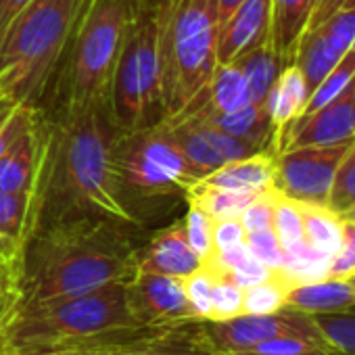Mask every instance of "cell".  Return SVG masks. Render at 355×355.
<instances>
[{
  "label": "cell",
  "instance_id": "6da1fadb",
  "mask_svg": "<svg viewBox=\"0 0 355 355\" xmlns=\"http://www.w3.org/2000/svg\"><path fill=\"white\" fill-rule=\"evenodd\" d=\"M136 253L125 224L103 216H61L38 224L19 261L21 303L128 282L136 274Z\"/></svg>",
  "mask_w": 355,
  "mask_h": 355
},
{
  "label": "cell",
  "instance_id": "7a4b0ae2",
  "mask_svg": "<svg viewBox=\"0 0 355 355\" xmlns=\"http://www.w3.org/2000/svg\"><path fill=\"white\" fill-rule=\"evenodd\" d=\"M128 307L125 282L21 303L5 326L11 355H107L142 330Z\"/></svg>",
  "mask_w": 355,
  "mask_h": 355
},
{
  "label": "cell",
  "instance_id": "3957f363",
  "mask_svg": "<svg viewBox=\"0 0 355 355\" xmlns=\"http://www.w3.org/2000/svg\"><path fill=\"white\" fill-rule=\"evenodd\" d=\"M117 138L109 107L67 113L51 132V184L82 211L136 226L138 218L121 197Z\"/></svg>",
  "mask_w": 355,
  "mask_h": 355
},
{
  "label": "cell",
  "instance_id": "277c9868",
  "mask_svg": "<svg viewBox=\"0 0 355 355\" xmlns=\"http://www.w3.org/2000/svg\"><path fill=\"white\" fill-rule=\"evenodd\" d=\"M159 30L163 119L182 115L209 88L218 65V0H161Z\"/></svg>",
  "mask_w": 355,
  "mask_h": 355
},
{
  "label": "cell",
  "instance_id": "5b68a950",
  "mask_svg": "<svg viewBox=\"0 0 355 355\" xmlns=\"http://www.w3.org/2000/svg\"><path fill=\"white\" fill-rule=\"evenodd\" d=\"M86 0H32L0 38V98L34 105L76 30Z\"/></svg>",
  "mask_w": 355,
  "mask_h": 355
},
{
  "label": "cell",
  "instance_id": "8992f818",
  "mask_svg": "<svg viewBox=\"0 0 355 355\" xmlns=\"http://www.w3.org/2000/svg\"><path fill=\"white\" fill-rule=\"evenodd\" d=\"M134 0H88L76 26L67 113L111 109V86Z\"/></svg>",
  "mask_w": 355,
  "mask_h": 355
},
{
  "label": "cell",
  "instance_id": "52a82bcc",
  "mask_svg": "<svg viewBox=\"0 0 355 355\" xmlns=\"http://www.w3.org/2000/svg\"><path fill=\"white\" fill-rule=\"evenodd\" d=\"M117 167L121 184L142 197L187 195L199 182L191 163L161 121L119 134Z\"/></svg>",
  "mask_w": 355,
  "mask_h": 355
},
{
  "label": "cell",
  "instance_id": "ba28073f",
  "mask_svg": "<svg viewBox=\"0 0 355 355\" xmlns=\"http://www.w3.org/2000/svg\"><path fill=\"white\" fill-rule=\"evenodd\" d=\"M353 140L328 146H297L274 155L272 189L299 203L328 205L338 163Z\"/></svg>",
  "mask_w": 355,
  "mask_h": 355
},
{
  "label": "cell",
  "instance_id": "9c48e42d",
  "mask_svg": "<svg viewBox=\"0 0 355 355\" xmlns=\"http://www.w3.org/2000/svg\"><path fill=\"white\" fill-rule=\"evenodd\" d=\"M203 326L214 347L226 355L245 353L278 336H322L313 315L288 305L276 313H241L230 320H205Z\"/></svg>",
  "mask_w": 355,
  "mask_h": 355
},
{
  "label": "cell",
  "instance_id": "30bf717a",
  "mask_svg": "<svg viewBox=\"0 0 355 355\" xmlns=\"http://www.w3.org/2000/svg\"><path fill=\"white\" fill-rule=\"evenodd\" d=\"M125 299L132 318L144 328H161L197 320L180 278L136 272L125 282Z\"/></svg>",
  "mask_w": 355,
  "mask_h": 355
},
{
  "label": "cell",
  "instance_id": "8fae6325",
  "mask_svg": "<svg viewBox=\"0 0 355 355\" xmlns=\"http://www.w3.org/2000/svg\"><path fill=\"white\" fill-rule=\"evenodd\" d=\"M355 42V11L340 9L324 24L305 30L293 63L301 69L307 90L311 92L343 59Z\"/></svg>",
  "mask_w": 355,
  "mask_h": 355
},
{
  "label": "cell",
  "instance_id": "7c38bea8",
  "mask_svg": "<svg viewBox=\"0 0 355 355\" xmlns=\"http://www.w3.org/2000/svg\"><path fill=\"white\" fill-rule=\"evenodd\" d=\"M107 355H226L209 340L203 320L161 328H142L115 345Z\"/></svg>",
  "mask_w": 355,
  "mask_h": 355
},
{
  "label": "cell",
  "instance_id": "4fadbf2b",
  "mask_svg": "<svg viewBox=\"0 0 355 355\" xmlns=\"http://www.w3.org/2000/svg\"><path fill=\"white\" fill-rule=\"evenodd\" d=\"M355 138V109L347 88L326 107L295 119L278 140V153L297 146H328Z\"/></svg>",
  "mask_w": 355,
  "mask_h": 355
},
{
  "label": "cell",
  "instance_id": "5bb4252c",
  "mask_svg": "<svg viewBox=\"0 0 355 355\" xmlns=\"http://www.w3.org/2000/svg\"><path fill=\"white\" fill-rule=\"evenodd\" d=\"M272 0H243L222 24L218 36V63H232L247 51L270 40Z\"/></svg>",
  "mask_w": 355,
  "mask_h": 355
},
{
  "label": "cell",
  "instance_id": "9a60e30c",
  "mask_svg": "<svg viewBox=\"0 0 355 355\" xmlns=\"http://www.w3.org/2000/svg\"><path fill=\"white\" fill-rule=\"evenodd\" d=\"M203 261L191 249L184 224H173L169 228L159 230L142 249L136 253V272L163 274L184 280L193 272H197Z\"/></svg>",
  "mask_w": 355,
  "mask_h": 355
},
{
  "label": "cell",
  "instance_id": "2e32d148",
  "mask_svg": "<svg viewBox=\"0 0 355 355\" xmlns=\"http://www.w3.org/2000/svg\"><path fill=\"white\" fill-rule=\"evenodd\" d=\"M193 105H199L203 109V113L218 128H222L224 132H228V134H232L236 138L249 140V142L261 146L263 150L276 155V130H274V125L270 121V115H268L263 105L249 103L243 109H236V111H230V113H218V111H214L209 107L207 90Z\"/></svg>",
  "mask_w": 355,
  "mask_h": 355
},
{
  "label": "cell",
  "instance_id": "e0dca14e",
  "mask_svg": "<svg viewBox=\"0 0 355 355\" xmlns=\"http://www.w3.org/2000/svg\"><path fill=\"white\" fill-rule=\"evenodd\" d=\"M315 0H272L270 9V44L284 65L295 59L297 44L305 34Z\"/></svg>",
  "mask_w": 355,
  "mask_h": 355
},
{
  "label": "cell",
  "instance_id": "ac0fdd59",
  "mask_svg": "<svg viewBox=\"0 0 355 355\" xmlns=\"http://www.w3.org/2000/svg\"><path fill=\"white\" fill-rule=\"evenodd\" d=\"M203 182L209 187L236 193H266L274 184V155L261 153L247 159L224 163L207 178H203Z\"/></svg>",
  "mask_w": 355,
  "mask_h": 355
},
{
  "label": "cell",
  "instance_id": "d6986e66",
  "mask_svg": "<svg viewBox=\"0 0 355 355\" xmlns=\"http://www.w3.org/2000/svg\"><path fill=\"white\" fill-rule=\"evenodd\" d=\"M286 305L309 315L340 313L355 307V288L349 280L324 278L307 284L291 286Z\"/></svg>",
  "mask_w": 355,
  "mask_h": 355
},
{
  "label": "cell",
  "instance_id": "ffe728a7",
  "mask_svg": "<svg viewBox=\"0 0 355 355\" xmlns=\"http://www.w3.org/2000/svg\"><path fill=\"white\" fill-rule=\"evenodd\" d=\"M309 90L305 84V78L301 73V69L291 63L286 65L276 84L272 86L263 107L270 115V121L276 130V153H278V140L284 134V130L301 115L305 103H307Z\"/></svg>",
  "mask_w": 355,
  "mask_h": 355
},
{
  "label": "cell",
  "instance_id": "44dd1931",
  "mask_svg": "<svg viewBox=\"0 0 355 355\" xmlns=\"http://www.w3.org/2000/svg\"><path fill=\"white\" fill-rule=\"evenodd\" d=\"M46 184H40L32 193H0V239H13L26 247L38 228Z\"/></svg>",
  "mask_w": 355,
  "mask_h": 355
},
{
  "label": "cell",
  "instance_id": "7402d4cb",
  "mask_svg": "<svg viewBox=\"0 0 355 355\" xmlns=\"http://www.w3.org/2000/svg\"><path fill=\"white\" fill-rule=\"evenodd\" d=\"M234 63L241 67V71H243V76H245V80L249 84L251 103H255V105L266 103L272 86L276 84V80L280 76V71L286 67L282 63V59L276 55V51L272 49L270 40L255 46V49H251V51H247Z\"/></svg>",
  "mask_w": 355,
  "mask_h": 355
},
{
  "label": "cell",
  "instance_id": "603a6c76",
  "mask_svg": "<svg viewBox=\"0 0 355 355\" xmlns=\"http://www.w3.org/2000/svg\"><path fill=\"white\" fill-rule=\"evenodd\" d=\"M209 107L218 113H230L251 103L249 84L241 67L232 63H218L207 88Z\"/></svg>",
  "mask_w": 355,
  "mask_h": 355
},
{
  "label": "cell",
  "instance_id": "cb8c5ba5",
  "mask_svg": "<svg viewBox=\"0 0 355 355\" xmlns=\"http://www.w3.org/2000/svg\"><path fill=\"white\" fill-rule=\"evenodd\" d=\"M303 211V239L309 247L324 255H334L343 239V216L328 205L301 203Z\"/></svg>",
  "mask_w": 355,
  "mask_h": 355
},
{
  "label": "cell",
  "instance_id": "d4e9b609",
  "mask_svg": "<svg viewBox=\"0 0 355 355\" xmlns=\"http://www.w3.org/2000/svg\"><path fill=\"white\" fill-rule=\"evenodd\" d=\"M330 259V255L315 251L303 241L284 249V263L280 268V274L291 282V286L324 280L328 278Z\"/></svg>",
  "mask_w": 355,
  "mask_h": 355
},
{
  "label": "cell",
  "instance_id": "484cf974",
  "mask_svg": "<svg viewBox=\"0 0 355 355\" xmlns=\"http://www.w3.org/2000/svg\"><path fill=\"white\" fill-rule=\"evenodd\" d=\"M187 197L191 203H197L199 207H203L214 220H226V218H239L257 195L226 191V189L209 187L203 180H199L197 184L189 189Z\"/></svg>",
  "mask_w": 355,
  "mask_h": 355
},
{
  "label": "cell",
  "instance_id": "4316f807",
  "mask_svg": "<svg viewBox=\"0 0 355 355\" xmlns=\"http://www.w3.org/2000/svg\"><path fill=\"white\" fill-rule=\"evenodd\" d=\"M288 291H291V282L280 272H274L268 280L245 288L243 313H251V315L276 313L282 307H286Z\"/></svg>",
  "mask_w": 355,
  "mask_h": 355
},
{
  "label": "cell",
  "instance_id": "83f0119b",
  "mask_svg": "<svg viewBox=\"0 0 355 355\" xmlns=\"http://www.w3.org/2000/svg\"><path fill=\"white\" fill-rule=\"evenodd\" d=\"M313 320L336 355H355V307L340 313L313 315Z\"/></svg>",
  "mask_w": 355,
  "mask_h": 355
},
{
  "label": "cell",
  "instance_id": "f1b7e54d",
  "mask_svg": "<svg viewBox=\"0 0 355 355\" xmlns=\"http://www.w3.org/2000/svg\"><path fill=\"white\" fill-rule=\"evenodd\" d=\"M239 355H336L324 336H278Z\"/></svg>",
  "mask_w": 355,
  "mask_h": 355
},
{
  "label": "cell",
  "instance_id": "f546056e",
  "mask_svg": "<svg viewBox=\"0 0 355 355\" xmlns=\"http://www.w3.org/2000/svg\"><path fill=\"white\" fill-rule=\"evenodd\" d=\"M272 230L276 232L280 245L293 247L303 243V211L301 203L295 199H288L280 193H276L274 201V220H272Z\"/></svg>",
  "mask_w": 355,
  "mask_h": 355
},
{
  "label": "cell",
  "instance_id": "4dcf8cb0",
  "mask_svg": "<svg viewBox=\"0 0 355 355\" xmlns=\"http://www.w3.org/2000/svg\"><path fill=\"white\" fill-rule=\"evenodd\" d=\"M328 207L340 216H345L355 207V138L347 148L343 161L338 163L328 197Z\"/></svg>",
  "mask_w": 355,
  "mask_h": 355
},
{
  "label": "cell",
  "instance_id": "1f68e13d",
  "mask_svg": "<svg viewBox=\"0 0 355 355\" xmlns=\"http://www.w3.org/2000/svg\"><path fill=\"white\" fill-rule=\"evenodd\" d=\"M214 218L199 207L197 203H189V214L184 218V234L191 249L197 253L201 261L209 259L214 253Z\"/></svg>",
  "mask_w": 355,
  "mask_h": 355
},
{
  "label": "cell",
  "instance_id": "d6a6232c",
  "mask_svg": "<svg viewBox=\"0 0 355 355\" xmlns=\"http://www.w3.org/2000/svg\"><path fill=\"white\" fill-rule=\"evenodd\" d=\"M216 282V274L201 266L197 272H193L191 276H187L182 280L184 284V293L187 299L193 307V313L197 320H211V288Z\"/></svg>",
  "mask_w": 355,
  "mask_h": 355
},
{
  "label": "cell",
  "instance_id": "836d02e7",
  "mask_svg": "<svg viewBox=\"0 0 355 355\" xmlns=\"http://www.w3.org/2000/svg\"><path fill=\"white\" fill-rule=\"evenodd\" d=\"M243 293L236 282L226 276H216L211 288V320H230L243 313Z\"/></svg>",
  "mask_w": 355,
  "mask_h": 355
},
{
  "label": "cell",
  "instance_id": "e575fe53",
  "mask_svg": "<svg viewBox=\"0 0 355 355\" xmlns=\"http://www.w3.org/2000/svg\"><path fill=\"white\" fill-rule=\"evenodd\" d=\"M247 249L255 259H259L263 266H268L272 272H280L284 263V247L280 245L276 232L272 228L268 230H257V232H247L245 239Z\"/></svg>",
  "mask_w": 355,
  "mask_h": 355
},
{
  "label": "cell",
  "instance_id": "d590c367",
  "mask_svg": "<svg viewBox=\"0 0 355 355\" xmlns=\"http://www.w3.org/2000/svg\"><path fill=\"white\" fill-rule=\"evenodd\" d=\"M351 276H355V222L343 218V239L330 259L328 278L349 280Z\"/></svg>",
  "mask_w": 355,
  "mask_h": 355
},
{
  "label": "cell",
  "instance_id": "8d00e7d4",
  "mask_svg": "<svg viewBox=\"0 0 355 355\" xmlns=\"http://www.w3.org/2000/svg\"><path fill=\"white\" fill-rule=\"evenodd\" d=\"M274 201H276V191L270 189L266 193H259L247 209L239 216L243 228L247 232H257V230H268L272 228L274 220Z\"/></svg>",
  "mask_w": 355,
  "mask_h": 355
},
{
  "label": "cell",
  "instance_id": "74e56055",
  "mask_svg": "<svg viewBox=\"0 0 355 355\" xmlns=\"http://www.w3.org/2000/svg\"><path fill=\"white\" fill-rule=\"evenodd\" d=\"M272 274L274 272L268 266H263L259 259H255L251 255V251H247V255L232 268L230 274H226V278H230L232 282H236L241 288H249V286H253L257 282L268 280Z\"/></svg>",
  "mask_w": 355,
  "mask_h": 355
},
{
  "label": "cell",
  "instance_id": "f35d334b",
  "mask_svg": "<svg viewBox=\"0 0 355 355\" xmlns=\"http://www.w3.org/2000/svg\"><path fill=\"white\" fill-rule=\"evenodd\" d=\"M247 239V230L243 228L239 218H226L214 222V251H224L243 245Z\"/></svg>",
  "mask_w": 355,
  "mask_h": 355
},
{
  "label": "cell",
  "instance_id": "ab89813d",
  "mask_svg": "<svg viewBox=\"0 0 355 355\" xmlns=\"http://www.w3.org/2000/svg\"><path fill=\"white\" fill-rule=\"evenodd\" d=\"M24 247L13 239H0V272L19 268Z\"/></svg>",
  "mask_w": 355,
  "mask_h": 355
},
{
  "label": "cell",
  "instance_id": "60d3db41",
  "mask_svg": "<svg viewBox=\"0 0 355 355\" xmlns=\"http://www.w3.org/2000/svg\"><path fill=\"white\" fill-rule=\"evenodd\" d=\"M32 0H0V38L7 32L9 24L24 11Z\"/></svg>",
  "mask_w": 355,
  "mask_h": 355
},
{
  "label": "cell",
  "instance_id": "b9f144b4",
  "mask_svg": "<svg viewBox=\"0 0 355 355\" xmlns=\"http://www.w3.org/2000/svg\"><path fill=\"white\" fill-rule=\"evenodd\" d=\"M340 5H343V0H315V7H313V13H311L307 30L324 24L330 15H334L340 9Z\"/></svg>",
  "mask_w": 355,
  "mask_h": 355
},
{
  "label": "cell",
  "instance_id": "7bdbcfd3",
  "mask_svg": "<svg viewBox=\"0 0 355 355\" xmlns=\"http://www.w3.org/2000/svg\"><path fill=\"white\" fill-rule=\"evenodd\" d=\"M243 3V0H218V11H220V28L222 24L236 11V7Z\"/></svg>",
  "mask_w": 355,
  "mask_h": 355
},
{
  "label": "cell",
  "instance_id": "ee69618b",
  "mask_svg": "<svg viewBox=\"0 0 355 355\" xmlns=\"http://www.w3.org/2000/svg\"><path fill=\"white\" fill-rule=\"evenodd\" d=\"M7 351H9L7 334H5V330H3V328H0V355H7Z\"/></svg>",
  "mask_w": 355,
  "mask_h": 355
},
{
  "label": "cell",
  "instance_id": "f6af8a7d",
  "mask_svg": "<svg viewBox=\"0 0 355 355\" xmlns=\"http://www.w3.org/2000/svg\"><path fill=\"white\" fill-rule=\"evenodd\" d=\"M340 9H351V11H355V0H343ZM340 9H338V11H340Z\"/></svg>",
  "mask_w": 355,
  "mask_h": 355
},
{
  "label": "cell",
  "instance_id": "bcb514c9",
  "mask_svg": "<svg viewBox=\"0 0 355 355\" xmlns=\"http://www.w3.org/2000/svg\"><path fill=\"white\" fill-rule=\"evenodd\" d=\"M349 90H351V103H353V109H355V78H353V82H351Z\"/></svg>",
  "mask_w": 355,
  "mask_h": 355
},
{
  "label": "cell",
  "instance_id": "7dc6e473",
  "mask_svg": "<svg viewBox=\"0 0 355 355\" xmlns=\"http://www.w3.org/2000/svg\"><path fill=\"white\" fill-rule=\"evenodd\" d=\"M343 218H349V220H353V222H355V207H353L351 211H347V214H345Z\"/></svg>",
  "mask_w": 355,
  "mask_h": 355
},
{
  "label": "cell",
  "instance_id": "c3c4849f",
  "mask_svg": "<svg viewBox=\"0 0 355 355\" xmlns=\"http://www.w3.org/2000/svg\"><path fill=\"white\" fill-rule=\"evenodd\" d=\"M349 282H351V286L355 288V276H351V278H349Z\"/></svg>",
  "mask_w": 355,
  "mask_h": 355
},
{
  "label": "cell",
  "instance_id": "681fc988",
  "mask_svg": "<svg viewBox=\"0 0 355 355\" xmlns=\"http://www.w3.org/2000/svg\"><path fill=\"white\" fill-rule=\"evenodd\" d=\"M7 355H11V353H7Z\"/></svg>",
  "mask_w": 355,
  "mask_h": 355
}]
</instances>
